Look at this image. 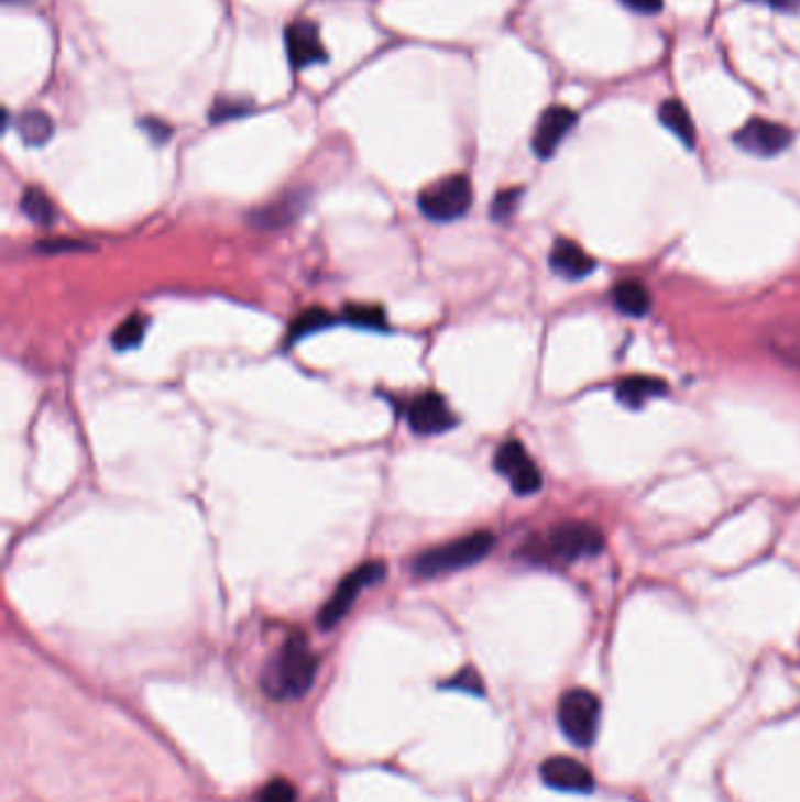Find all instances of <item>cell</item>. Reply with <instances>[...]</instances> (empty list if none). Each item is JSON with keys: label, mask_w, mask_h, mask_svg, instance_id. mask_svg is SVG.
<instances>
[{"label": "cell", "mask_w": 800, "mask_h": 802, "mask_svg": "<svg viewBox=\"0 0 800 802\" xmlns=\"http://www.w3.org/2000/svg\"><path fill=\"white\" fill-rule=\"evenodd\" d=\"M613 303L620 312L629 317H644L650 310V294L638 279H625L615 287Z\"/></svg>", "instance_id": "17"}, {"label": "cell", "mask_w": 800, "mask_h": 802, "mask_svg": "<svg viewBox=\"0 0 800 802\" xmlns=\"http://www.w3.org/2000/svg\"><path fill=\"white\" fill-rule=\"evenodd\" d=\"M254 802H296V789L287 779H273L259 791Z\"/></svg>", "instance_id": "24"}, {"label": "cell", "mask_w": 800, "mask_h": 802, "mask_svg": "<svg viewBox=\"0 0 800 802\" xmlns=\"http://www.w3.org/2000/svg\"><path fill=\"white\" fill-rule=\"evenodd\" d=\"M144 130L149 132V136L155 141V144H163V141H167L172 136V128H169V124L160 122L155 118L144 120Z\"/></svg>", "instance_id": "29"}, {"label": "cell", "mask_w": 800, "mask_h": 802, "mask_svg": "<svg viewBox=\"0 0 800 802\" xmlns=\"http://www.w3.org/2000/svg\"><path fill=\"white\" fill-rule=\"evenodd\" d=\"M331 322H333V319H331V315H329V312L319 310V308L308 310V312L300 315V317L296 319V322L292 325L289 341H296V338H304V336L315 333V331H319V329H327Z\"/></svg>", "instance_id": "21"}, {"label": "cell", "mask_w": 800, "mask_h": 802, "mask_svg": "<svg viewBox=\"0 0 800 802\" xmlns=\"http://www.w3.org/2000/svg\"><path fill=\"white\" fill-rule=\"evenodd\" d=\"M22 3H26V0H22Z\"/></svg>", "instance_id": "32"}, {"label": "cell", "mask_w": 800, "mask_h": 802, "mask_svg": "<svg viewBox=\"0 0 800 802\" xmlns=\"http://www.w3.org/2000/svg\"><path fill=\"white\" fill-rule=\"evenodd\" d=\"M576 122L578 116L571 109H566V106H552V109H547L536 124V132H533V153L543 160L552 157L561 146V141L568 136V132L576 128Z\"/></svg>", "instance_id": "11"}, {"label": "cell", "mask_w": 800, "mask_h": 802, "mask_svg": "<svg viewBox=\"0 0 800 802\" xmlns=\"http://www.w3.org/2000/svg\"><path fill=\"white\" fill-rule=\"evenodd\" d=\"M791 132L785 124L754 118L737 130L735 144L739 151L756 157H775L791 146Z\"/></svg>", "instance_id": "8"}, {"label": "cell", "mask_w": 800, "mask_h": 802, "mask_svg": "<svg viewBox=\"0 0 800 802\" xmlns=\"http://www.w3.org/2000/svg\"><path fill=\"white\" fill-rule=\"evenodd\" d=\"M603 535L596 526L587 521H563L549 530L545 549L549 557L561 561H578L584 557H596L603 551Z\"/></svg>", "instance_id": "6"}, {"label": "cell", "mask_w": 800, "mask_h": 802, "mask_svg": "<svg viewBox=\"0 0 800 802\" xmlns=\"http://www.w3.org/2000/svg\"><path fill=\"white\" fill-rule=\"evenodd\" d=\"M770 3H772L777 10L787 12V14L800 12V0H770Z\"/></svg>", "instance_id": "31"}, {"label": "cell", "mask_w": 800, "mask_h": 802, "mask_svg": "<svg viewBox=\"0 0 800 802\" xmlns=\"http://www.w3.org/2000/svg\"><path fill=\"white\" fill-rule=\"evenodd\" d=\"M660 120L665 128L688 149L695 146V122L679 99H669L660 106Z\"/></svg>", "instance_id": "16"}, {"label": "cell", "mask_w": 800, "mask_h": 802, "mask_svg": "<svg viewBox=\"0 0 800 802\" xmlns=\"http://www.w3.org/2000/svg\"><path fill=\"white\" fill-rule=\"evenodd\" d=\"M557 723L563 737L578 748H590L596 741L601 723V700L592 690L573 688L561 694Z\"/></svg>", "instance_id": "3"}, {"label": "cell", "mask_w": 800, "mask_h": 802, "mask_svg": "<svg viewBox=\"0 0 800 802\" xmlns=\"http://www.w3.org/2000/svg\"><path fill=\"white\" fill-rule=\"evenodd\" d=\"M495 470L505 479H509L512 491L517 495H533L543 486L540 470L533 465L530 455L526 453L519 441H505L495 453Z\"/></svg>", "instance_id": "7"}, {"label": "cell", "mask_w": 800, "mask_h": 802, "mask_svg": "<svg viewBox=\"0 0 800 802\" xmlns=\"http://www.w3.org/2000/svg\"><path fill=\"white\" fill-rule=\"evenodd\" d=\"M447 688L462 690V692H470V694H484L482 679H479V673L474 669H462L453 681L447 683Z\"/></svg>", "instance_id": "27"}, {"label": "cell", "mask_w": 800, "mask_h": 802, "mask_svg": "<svg viewBox=\"0 0 800 802\" xmlns=\"http://www.w3.org/2000/svg\"><path fill=\"white\" fill-rule=\"evenodd\" d=\"M540 779L545 787L563 793H592L594 774L580 760L568 756H552L540 765Z\"/></svg>", "instance_id": "10"}, {"label": "cell", "mask_w": 800, "mask_h": 802, "mask_svg": "<svg viewBox=\"0 0 800 802\" xmlns=\"http://www.w3.org/2000/svg\"><path fill=\"white\" fill-rule=\"evenodd\" d=\"M615 395H617L620 404H625L629 408H642L646 402L667 395V385L660 378L632 376V378H622L617 383Z\"/></svg>", "instance_id": "15"}, {"label": "cell", "mask_w": 800, "mask_h": 802, "mask_svg": "<svg viewBox=\"0 0 800 802\" xmlns=\"http://www.w3.org/2000/svg\"><path fill=\"white\" fill-rule=\"evenodd\" d=\"M346 319L354 327L362 329H383L385 327V312L379 306H348Z\"/></svg>", "instance_id": "22"}, {"label": "cell", "mask_w": 800, "mask_h": 802, "mask_svg": "<svg viewBox=\"0 0 800 802\" xmlns=\"http://www.w3.org/2000/svg\"><path fill=\"white\" fill-rule=\"evenodd\" d=\"M622 6L638 14H657L662 10V0H622Z\"/></svg>", "instance_id": "30"}, {"label": "cell", "mask_w": 800, "mask_h": 802, "mask_svg": "<svg viewBox=\"0 0 800 802\" xmlns=\"http://www.w3.org/2000/svg\"><path fill=\"white\" fill-rule=\"evenodd\" d=\"M549 265L552 271L566 279H580L594 273V259L584 252L580 244L573 240H559L552 246V254H549Z\"/></svg>", "instance_id": "14"}, {"label": "cell", "mask_w": 800, "mask_h": 802, "mask_svg": "<svg viewBox=\"0 0 800 802\" xmlns=\"http://www.w3.org/2000/svg\"><path fill=\"white\" fill-rule=\"evenodd\" d=\"M456 422L458 420L453 411L437 392H425V395L416 397L412 402V408H408V425H412V430L420 437H435L449 432L451 427H456Z\"/></svg>", "instance_id": "9"}, {"label": "cell", "mask_w": 800, "mask_h": 802, "mask_svg": "<svg viewBox=\"0 0 800 802\" xmlns=\"http://www.w3.org/2000/svg\"><path fill=\"white\" fill-rule=\"evenodd\" d=\"M298 213V202L292 200V198H284L280 202H275L273 207H269L265 211L259 213V221L261 226H269V228H280L287 221H292Z\"/></svg>", "instance_id": "23"}, {"label": "cell", "mask_w": 800, "mask_h": 802, "mask_svg": "<svg viewBox=\"0 0 800 802\" xmlns=\"http://www.w3.org/2000/svg\"><path fill=\"white\" fill-rule=\"evenodd\" d=\"M418 207L425 217L437 223H449L465 217L472 207V184L468 176L453 174L441 178L420 193Z\"/></svg>", "instance_id": "4"}, {"label": "cell", "mask_w": 800, "mask_h": 802, "mask_svg": "<svg viewBox=\"0 0 800 802\" xmlns=\"http://www.w3.org/2000/svg\"><path fill=\"white\" fill-rule=\"evenodd\" d=\"M146 317L144 315H130L124 322L116 329V333L111 336V343L116 350H132L136 348L141 341H144V333H146Z\"/></svg>", "instance_id": "20"}, {"label": "cell", "mask_w": 800, "mask_h": 802, "mask_svg": "<svg viewBox=\"0 0 800 802\" xmlns=\"http://www.w3.org/2000/svg\"><path fill=\"white\" fill-rule=\"evenodd\" d=\"M519 198H522V190L519 188L497 193V198L493 200V209H491L493 211V219H497V221L509 219L512 213H514V209H517V205H519Z\"/></svg>", "instance_id": "25"}, {"label": "cell", "mask_w": 800, "mask_h": 802, "mask_svg": "<svg viewBox=\"0 0 800 802\" xmlns=\"http://www.w3.org/2000/svg\"><path fill=\"white\" fill-rule=\"evenodd\" d=\"M17 128H20L22 141L26 146H43L50 141L52 132H55V124H52L50 116L43 111H26L17 120Z\"/></svg>", "instance_id": "18"}, {"label": "cell", "mask_w": 800, "mask_h": 802, "mask_svg": "<svg viewBox=\"0 0 800 802\" xmlns=\"http://www.w3.org/2000/svg\"><path fill=\"white\" fill-rule=\"evenodd\" d=\"M763 348L785 366L800 371V319H779L763 331Z\"/></svg>", "instance_id": "13"}, {"label": "cell", "mask_w": 800, "mask_h": 802, "mask_svg": "<svg viewBox=\"0 0 800 802\" xmlns=\"http://www.w3.org/2000/svg\"><path fill=\"white\" fill-rule=\"evenodd\" d=\"M244 113H249L246 101L221 99V101L215 103V109H211V120H215V122H223V120L238 118V116H244Z\"/></svg>", "instance_id": "26"}, {"label": "cell", "mask_w": 800, "mask_h": 802, "mask_svg": "<svg viewBox=\"0 0 800 802\" xmlns=\"http://www.w3.org/2000/svg\"><path fill=\"white\" fill-rule=\"evenodd\" d=\"M495 547L493 532L476 530L462 538L447 542L441 547H432L414 561V573L420 578H439L447 573H458L462 568H470L486 559Z\"/></svg>", "instance_id": "2"}, {"label": "cell", "mask_w": 800, "mask_h": 802, "mask_svg": "<svg viewBox=\"0 0 800 802\" xmlns=\"http://www.w3.org/2000/svg\"><path fill=\"white\" fill-rule=\"evenodd\" d=\"M383 575H385L383 561H366L354 570H350V573L341 580V584L336 586L333 596L325 603V608L319 611V615H317L319 627L327 631L333 629L336 624H339L350 613L354 598L362 594L364 586L376 584L379 580H383Z\"/></svg>", "instance_id": "5"}, {"label": "cell", "mask_w": 800, "mask_h": 802, "mask_svg": "<svg viewBox=\"0 0 800 802\" xmlns=\"http://www.w3.org/2000/svg\"><path fill=\"white\" fill-rule=\"evenodd\" d=\"M284 41H287V55L294 68H308L327 62V50L319 39V29L308 20L289 24L284 31Z\"/></svg>", "instance_id": "12"}, {"label": "cell", "mask_w": 800, "mask_h": 802, "mask_svg": "<svg viewBox=\"0 0 800 802\" xmlns=\"http://www.w3.org/2000/svg\"><path fill=\"white\" fill-rule=\"evenodd\" d=\"M315 675L317 657L308 646V638L294 634L263 669L261 688L273 700H298L310 690Z\"/></svg>", "instance_id": "1"}, {"label": "cell", "mask_w": 800, "mask_h": 802, "mask_svg": "<svg viewBox=\"0 0 800 802\" xmlns=\"http://www.w3.org/2000/svg\"><path fill=\"white\" fill-rule=\"evenodd\" d=\"M22 211L26 213L29 221H33L35 226H43V228H50L57 221L55 205H52L47 195L39 188H26L24 198H22Z\"/></svg>", "instance_id": "19"}, {"label": "cell", "mask_w": 800, "mask_h": 802, "mask_svg": "<svg viewBox=\"0 0 800 802\" xmlns=\"http://www.w3.org/2000/svg\"><path fill=\"white\" fill-rule=\"evenodd\" d=\"M35 249L43 254H62V252H78V249H87V244L70 242V240H47V242L35 244Z\"/></svg>", "instance_id": "28"}]
</instances>
